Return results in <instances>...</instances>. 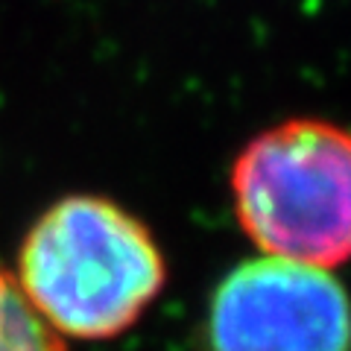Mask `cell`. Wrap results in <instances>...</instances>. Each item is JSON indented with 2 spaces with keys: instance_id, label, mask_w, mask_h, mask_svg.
<instances>
[{
  "instance_id": "obj_1",
  "label": "cell",
  "mask_w": 351,
  "mask_h": 351,
  "mask_svg": "<svg viewBox=\"0 0 351 351\" xmlns=\"http://www.w3.org/2000/svg\"><path fill=\"white\" fill-rule=\"evenodd\" d=\"M18 287L59 337L129 331L167 281L149 228L103 196H64L21 243Z\"/></svg>"
},
{
  "instance_id": "obj_3",
  "label": "cell",
  "mask_w": 351,
  "mask_h": 351,
  "mask_svg": "<svg viewBox=\"0 0 351 351\" xmlns=\"http://www.w3.org/2000/svg\"><path fill=\"white\" fill-rule=\"evenodd\" d=\"M208 339L211 351H351V302L331 269L263 255L217 287Z\"/></svg>"
},
{
  "instance_id": "obj_4",
  "label": "cell",
  "mask_w": 351,
  "mask_h": 351,
  "mask_svg": "<svg viewBox=\"0 0 351 351\" xmlns=\"http://www.w3.org/2000/svg\"><path fill=\"white\" fill-rule=\"evenodd\" d=\"M0 351H64L62 337L44 325L24 299L12 272L0 267Z\"/></svg>"
},
{
  "instance_id": "obj_2",
  "label": "cell",
  "mask_w": 351,
  "mask_h": 351,
  "mask_svg": "<svg viewBox=\"0 0 351 351\" xmlns=\"http://www.w3.org/2000/svg\"><path fill=\"white\" fill-rule=\"evenodd\" d=\"M240 228L263 255L334 269L351 261V132L295 117L252 138L232 167Z\"/></svg>"
}]
</instances>
